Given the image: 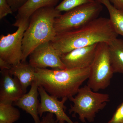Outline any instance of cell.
I'll use <instances>...</instances> for the list:
<instances>
[{
  "label": "cell",
  "instance_id": "1",
  "mask_svg": "<svg viewBox=\"0 0 123 123\" xmlns=\"http://www.w3.org/2000/svg\"><path fill=\"white\" fill-rule=\"evenodd\" d=\"M118 36L109 18L98 17L79 29L57 34L51 42L61 55L75 49L101 43L109 44Z\"/></svg>",
  "mask_w": 123,
  "mask_h": 123
},
{
  "label": "cell",
  "instance_id": "2",
  "mask_svg": "<svg viewBox=\"0 0 123 123\" xmlns=\"http://www.w3.org/2000/svg\"><path fill=\"white\" fill-rule=\"evenodd\" d=\"M90 67L83 68L49 69L35 68V80L49 94L57 98H69L77 94L88 79Z\"/></svg>",
  "mask_w": 123,
  "mask_h": 123
},
{
  "label": "cell",
  "instance_id": "3",
  "mask_svg": "<svg viewBox=\"0 0 123 123\" xmlns=\"http://www.w3.org/2000/svg\"><path fill=\"white\" fill-rule=\"evenodd\" d=\"M61 14L55 7H43L31 15L23 36L21 62L26 61L36 48L54 39L56 35L54 27L55 19Z\"/></svg>",
  "mask_w": 123,
  "mask_h": 123
},
{
  "label": "cell",
  "instance_id": "4",
  "mask_svg": "<svg viewBox=\"0 0 123 123\" xmlns=\"http://www.w3.org/2000/svg\"><path fill=\"white\" fill-rule=\"evenodd\" d=\"M69 99L73 103L68 110L69 114L78 115L82 123L86 120L92 123L97 113L105 107L110 97L107 94L95 92L87 85L80 88L76 96Z\"/></svg>",
  "mask_w": 123,
  "mask_h": 123
},
{
  "label": "cell",
  "instance_id": "5",
  "mask_svg": "<svg viewBox=\"0 0 123 123\" xmlns=\"http://www.w3.org/2000/svg\"><path fill=\"white\" fill-rule=\"evenodd\" d=\"M102 4L98 1L80 6L62 14L55 19L56 34L79 29L98 18L102 11Z\"/></svg>",
  "mask_w": 123,
  "mask_h": 123
},
{
  "label": "cell",
  "instance_id": "6",
  "mask_svg": "<svg viewBox=\"0 0 123 123\" xmlns=\"http://www.w3.org/2000/svg\"><path fill=\"white\" fill-rule=\"evenodd\" d=\"M114 73L112 69L108 44L105 43H98L87 85L95 91L107 88Z\"/></svg>",
  "mask_w": 123,
  "mask_h": 123
},
{
  "label": "cell",
  "instance_id": "7",
  "mask_svg": "<svg viewBox=\"0 0 123 123\" xmlns=\"http://www.w3.org/2000/svg\"><path fill=\"white\" fill-rule=\"evenodd\" d=\"M30 19L16 20L13 24L18 27L12 34L0 37V58L12 65L21 62L22 43L24 32L29 25Z\"/></svg>",
  "mask_w": 123,
  "mask_h": 123
},
{
  "label": "cell",
  "instance_id": "8",
  "mask_svg": "<svg viewBox=\"0 0 123 123\" xmlns=\"http://www.w3.org/2000/svg\"><path fill=\"white\" fill-rule=\"evenodd\" d=\"M29 63L35 68L63 69L66 68L61 55L51 42H46L36 48L29 56Z\"/></svg>",
  "mask_w": 123,
  "mask_h": 123
},
{
  "label": "cell",
  "instance_id": "9",
  "mask_svg": "<svg viewBox=\"0 0 123 123\" xmlns=\"http://www.w3.org/2000/svg\"><path fill=\"white\" fill-rule=\"evenodd\" d=\"M38 91L40 98L38 108L40 117H42L44 112H50L55 115L58 121L68 123H79L72 121L65 113L64 110L66 106L64 104L68 99V98H63L61 101H59L58 98L49 94L41 86H38Z\"/></svg>",
  "mask_w": 123,
  "mask_h": 123
},
{
  "label": "cell",
  "instance_id": "10",
  "mask_svg": "<svg viewBox=\"0 0 123 123\" xmlns=\"http://www.w3.org/2000/svg\"><path fill=\"white\" fill-rule=\"evenodd\" d=\"M97 44L75 49L61 55L66 68H89L94 59Z\"/></svg>",
  "mask_w": 123,
  "mask_h": 123
},
{
  "label": "cell",
  "instance_id": "11",
  "mask_svg": "<svg viewBox=\"0 0 123 123\" xmlns=\"http://www.w3.org/2000/svg\"><path fill=\"white\" fill-rule=\"evenodd\" d=\"M0 72V103L12 104L25 93L19 80L16 77H12L9 70Z\"/></svg>",
  "mask_w": 123,
  "mask_h": 123
},
{
  "label": "cell",
  "instance_id": "12",
  "mask_svg": "<svg viewBox=\"0 0 123 123\" xmlns=\"http://www.w3.org/2000/svg\"><path fill=\"white\" fill-rule=\"evenodd\" d=\"M28 93L24 94L14 103V105L25 111L32 117L34 123H39L41 120L38 113L39 105L38 86L35 81L33 82Z\"/></svg>",
  "mask_w": 123,
  "mask_h": 123
},
{
  "label": "cell",
  "instance_id": "13",
  "mask_svg": "<svg viewBox=\"0 0 123 123\" xmlns=\"http://www.w3.org/2000/svg\"><path fill=\"white\" fill-rule=\"evenodd\" d=\"M9 71L11 76H13L18 79L24 93H26L28 87L35 80V68L26 61L21 62L17 64L12 65Z\"/></svg>",
  "mask_w": 123,
  "mask_h": 123
},
{
  "label": "cell",
  "instance_id": "14",
  "mask_svg": "<svg viewBox=\"0 0 123 123\" xmlns=\"http://www.w3.org/2000/svg\"><path fill=\"white\" fill-rule=\"evenodd\" d=\"M60 0H29L18 11L16 20L30 19L38 9L43 7H55Z\"/></svg>",
  "mask_w": 123,
  "mask_h": 123
},
{
  "label": "cell",
  "instance_id": "15",
  "mask_svg": "<svg viewBox=\"0 0 123 123\" xmlns=\"http://www.w3.org/2000/svg\"><path fill=\"white\" fill-rule=\"evenodd\" d=\"M108 44L114 72L123 75V39L116 38Z\"/></svg>",
  "mask_w": 123,
  "mask_h": 123
},
{
  "label": "cell",
  "instance_id": "16",
  "mask_svg": "<svg viewBox=\"0 0 123 123\" xmlns=\"http://www.w3.org/2000/svg\"><path fill=\"white\" fill-rule=\"evenodd\" d=\"M105 6L110 14V22L116 34L123 37V9L115 7L109 0H98Z\"/></svg>",
  "mask_w": 123,
  "mask_h": 123
},
{
  "label": "cell",
  "instance_id": "17",
  "mask_svg": "<svg viewBox=\"0 0 123 123\" xmlns=\"http://www.w3.org/2000/svg\"><path fill=\"white\" fill-rule=\"evenodd\" d=\"M20 111L12 104L0 103V121L6 123H13L20 118Z\"/></svg>",
  "mask_w": 123,
  "mask_h": 123
},
{
  "label": "cell",
  "instance_id": "18",
  "mask_svg": "<svg viewBox=\"0 0 123 123\" xmlns=\"http://www.w3.org/2000/svg\"><path fill=\"white\" fill-rule=\"evenodd\" d=\"M95 1L98 0H63L55 8L61 12H66L75 7Z\"/></svg>",
  "mask_w": 123,
  "mask_h": 123
},
{
  "label": "cell",
  "instance_id": "19",
  "mask_svg": "<svg viewBox=\"0 0 123 123\" xmlns=\"http://www.w3.org/2000/svg\"><path fill=\"white\" fill-rule=\"evenodd\" d=\"M107 123H123V102L118 106Z\"/></svg>",
  "mask_w": 123,
  "mask_h": 123
},
{
  "label": "cell",
  "instance_id": "20",
  "mask_svg": "<svg viewBox=\"0 0 123 123\" xmlns=\"http://www.w3.org/2000/svg\"><path fill=\"white\" fill-rule=\"evenodd\" d=\"M13 11L7 0H0V19L2 20L9 14H12Z\"/></svg>",
  "mask_w": 123,
  "mask_h": 123
},
{
  "label": "cell",
  "instance_id": "21",
  "mask_svg": "<svg viewBox=\"0 0 123 123\" xmlns=\"http://www.w3.org/2000/svg\"><path fill=\"white\" fill-rule=\"evenodd\" d=\"M13 12L17 11L29 0H7Z\"/></svg>",
  "mask_w": 123,
  "mask_h": 123
},
{
  "label": "cell",
  "instance_id": "22",
  "mask_svg": "<svg viewBox=\"0 0 123 123\" xmlns=\"http://www.w3.org/2000/svg\"><path fill=\"white\" fill-rule=\"evenodd\" d=\"M65 122L58 121L56 120L55 115L50 112H47L44 115L39 123H65Z\"/></svg>",
  "mask_w": 123,
  "mask_h": 123
},
{
  "label": "cell",
  "instance_id": "23",
  "mask_svg": "<svg viewBox=\"0 0 123 123\" xmlns=\"http://www.w3.org/2000/svg\"><path fill=\"white\" fill-rule=\"evenodd\" d=\"M12 65L7 61L0 58V68L1 71L4 70H9L11 68Z\"/></svg>",
  "mask_w": 123,
  "mask_h": 123
},
{
  "label": "cell",
  "instance_id": "24",
  "mask_svg": "<svg viewBox=\"0 0 123 123\" xmlns=\"http://www.w3.org/2000/svg\"><path fill=\"white\" fill-rule=\"evenodd\" d=\"M115 7L120 9H123V0H109Z\"/></svg>",
  "mask_w": 123,
  "mask_h": 123
},
{
  "label": "cell",
  "instance_id": "25",
  "mask_svg": "<svg viewBox=\"0 0 123 123\" xmlns=\"http://www.w3.org/2000/svg\"><path fill=\"white\" fill-rule=\"evenodd\" d=\"M0 123H4V122H1V121H0Z\"/></svg>",
  "mask_w": 123,
  "mask_h": 123
}]
</instances>
